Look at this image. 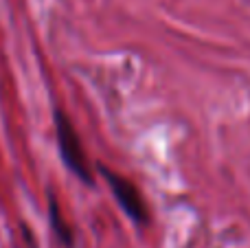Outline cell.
<instances>
[{"mask_svg": "<svg viewBox=\"0 0 250 248\" xmlns=\"http://www.w3.org/2000/svg\"><path fill=\"white\" fill-rule=\"evenodd\" d=\"M99 169H101V174H104V178L108 180L110 189H112L117 202L121 205V209L125 211V215H127L129 220H134L136 224H145L147 222V207H145V202H143L138 189L134 187L129 180L114 174V171L105 169V167H99Z\"/></svg>", "mask_w": 250, "mask_h": 248, "instance_id": "7a4b0ae2", "label": "cell"}, {"mask_svg": "<svg viewBox=\"0 0 250 248\" xmlns=\"http://www.w3.org/2000/svg\"><path fill=\"white\" fill-rule=\"evenodd\" d=\"M55 127H57V143H60V152H62V158H64L66 167H68L79 180L92 185V176H90V169H88L86 154H83L82 141H79L73 123L62 112H55Z\"/></svg>", "mask_w": 250, "mask_h": 248, "instance_id": "6da1fadb", "label": "cell"}, {"mask_svg": "<svg viewBox=\"0 0 250 248\" xmlns=\"http://www.w3.org/2000/svg\"><path fill=\"white\" fill-rule=\"evenodd\" d=\"M51 224H53V228H55L57 237L64 242V246L70 248V244H73V237H70V231H68V227H66V222L62 220V213H60V209H57V205H55V200H53V198H51Z\"/></svg>", "mask_w": 250, "mask_h": 248, "instance_id": "3957f363", "label": "cell"}]
</instances>
